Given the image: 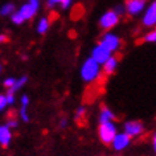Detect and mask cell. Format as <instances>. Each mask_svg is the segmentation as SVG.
Segmentation results:
<instances>
[{
  "mask_svg": "<svg viewBox=\"0 0 156 156\" xmlns=\"http://www.w3.org/2000/svg\"><path fill=\"white\" fill-rule=\"evenodd\" d=\"M131 136H128L126 132H118L116 134V136L114 138V140H112V143H111V148L114 151L116 152H122L124 151L126 148L130 146V143H131Z\"/></svg>",
  "mask_w": 156,
  "mask_h": 156,
  "instance_id": "cell-8",
  "label": "cell"
},
{
  "mask_svg": "<svg viewBox=\"0 0 156 156\" xmlns=\"http://www.w3.org/2000/svg\"><path fill=\"white\" fill-rule=\"evenodd\" d=\"M19 112H9V115L7 116V120H5V124L9 126L11 128H16L17 124H19Z\"/></svg>",
  "mask_w": 156,
  "mask_h": 156,
  "instance_id": "cell-18",
  "label": "cell"
},
{
  "mask_svg": "<svg viewBox=\"0 0 156 156\" xmlns=\"http://www.w3.org/2000/svg\"><path fill=\"white\" fill-rule=\"evenodd\" d=\"M28 2L30 3V4H32L34 8L36 9H38L40 8V4H41V0H28Z\"/></svg>",
  "mask_w": 156,
  "mask_h": 156,
  "instance_id": "cell-29",
  "label": "cell"
},
{
  "mask_svg": "<svg viewBox=\"0 0 156 156\" xmlns=\"http://www.w3.org/2000/svg\"><path fill=\"white\" fill-rule=\"evenodd\" d=\"M90 56L94 58V60L97 61V62H99L101 65H103L105 62H106L108 58H110L111 56H112V53L110 52L108 49H106L105 46H102L101 44H97L94 45V48L91 49V53H90Z\"/></svg>",
  "mask_w": 156,
  "mask_h": 156,
  "instance_id": "cell-9",
  "label": "cell"
},
{
  "mask_svg": "<svg viewBox=\"0 0 156 156\" xmlns=\"http://www.w3.org/2000/svg\"><path fill=\"white\" fill-rule=\"evenodd\" d=\"M16 7H15L13 3H5V4L2 5V9H0V15H2L3 17L5 16H11L13 12H16Z\"/></svg>",
  "mask_w": 156,
  "mask_h": 156,
  "instance_id": "cell-16",
  "label": "cell"
},
{
  "mask_svg": "<svg viewBox=\"0 0 156 156\" xmlns=\"http://www.w3.org/2000/svg\"><path fill=\"white\" fill-rule=\"evenodd\" d=\"M68 124H69V119L65 118V116H62V118L58 120V127H60L61 130H65V128L68 127Z\"/></svg>",
  "mask_w": 156,
  "mask_h": 156,
  "instance_id": "cell-26",
  "label": "cell"
},
{
  "mask_svg": "<svg viewBox=\"0 0 156 156\" xmlns=\"http://www.w3.org/2000/svg\"><path fill=\"white\" fill-rule=\"evenodd\" d=\"M98 44H101L102 46H105L106 49H108L112 54H115L122 46V40L118 34L112 33V32H105L102 36H101Z\"/></svg>",
  "mask_w": 156,
  "mask_h": 156,
  "instance_id": "cell-3",
  "label": "cell"
},
{
  "mask_svg": "<svg viewBox=\"0 0 156 156\" xmlns=\"http://www.w3.org/2000/svg\"><path fill=\"white\" fill-rule=\"evenodd\" d=\"M0 40H2V42H5V34H2V36H0Z\"/></svg>",
  "mask_w": 156,
  "mask_h": 156,
  "instance_id": "cell-30",
  "label": "cell"
},
{
  "mask_svg": "<svg viewBox=\"0 0 156 156\" xmlns=\"http://www.w3.org/2000/svg\"><path fill=\"white\" fill-rule=\"evenodd\" d=\"M64 0H46V8L48 9H54L57 5H61Z\"/></svg>",
  "mask_w": 156,
  "mask_h": 156,
  "instance_id": "cell-23",
  "label": "cell"
},
{
  "mask_svg": "<svg viewBox=\"0 0 156 156\" xmlns=\"http://www.w3.org/2000/svg\"><path fill=\"white\" fill-rule=\"evenodd\" d=\"M28 82V77L27 76H21V77H19L17 80H16V83L13 85V87L12 89H9L8 91H11V93H15V94H16V93L20 90V89L24 86V85Z\"/></svg>",
  "mask_w": 156,
  "mask_h": 156,
  "instance_id": "cell-19",
  "label": "cell"
},
{
  "mask_svg": "<svg viewBox=\"0 0 156 156\" xmlns=\"http://www.w3.org/2000/svg\"><path fill=\"white\" fill-rule=\"evenodd\" d=\"M80 74H81V80L85 83H94L98 80H101V77L103 74L102 65L90 56L83 61V64L80 69Z\"/></svg>",
  "mask_w": 156,
  "mask_h": 156,
  "instance_id": "cell-1",
  "label": "cell"
},
{
  "mask_svg": "<svg viewBox=\"0 0 156 156\" xmlns=\"http://www.w3.org/2000/svg\"><path fill=\"white\" fill-rule=\"evenodd\" d=\"M9 19H11V21H12V24H15V25H21V24H24V23H25L24 17L21 16L19 11L13 12V13L9 16Z\"/></svg>",
  "mask_w": 156,
  "mask_h": 156,
  "instance_id": "cell-21",
  "label": "cell"
},
{
  "mask_svg": "<svg viewBox=\"0 0 156 156\" xmlns=\"http://www.w3.org/2000/svg\"><path fill=\"white\" fill-rule=\"evenodd\" d=\"M87 114V110L85 106H78L76 108V112H74V120L77 123H82V120L85 119V116Z\"/></svg>",
  "mask_w": 156,
  "mask_h": 156,
  "instance_id": "cell-17",
  "label": "cell"
},
{
  "mask_svg": "<svg viewBox=\"0 0 156 156\" xmlns=\"http://www.w3.org/2000/svg\"><path fill=\"white\" fill-rule=\"evenodd\" d=\"M16 80L17 78H15V77H7L5 80L3 81V86H4L7 90H9V89H12L13 85L16 83Z\"/></svg>",
  "mask_w": 156,
  "mask_h": 156,
  "instance_id": "cell-22",
  "label": "cell"
},
{
  "mask_svg": "<svg viewBox=\"0 0 156 156\" xmlns=\"http://www.w3.org/2000/svg\"><path fill=\"white\" fill-rule=\"evenodd\" d=\"M119 20H120V15L114 8L108 9L99 17V28L105 30V32H108L110 29L115 28L118 25Z\"/></svg>",
  "mask_w": 156,
  "mask_h": 156,
  "instance_id": "cell-4",
  "label": "cell"
},
{
  "mask_svg": "<svg viewBox=\"0 0 156 156\" xmlns=\"http://www.w3.org/2000/svg\"><path fill=\"white\" fill-rule=\"evenodd\" d=\"M142 40L144 42H150V44H156V28L148 30L147 33H144Z\"/></svg>",
  "mask_w": 156,
  "mask_h": 156,
  "instance_id": "cell-20",
  "label": "cell"
},
{
  "mask_svg": "<svg viewBox=\"0 0 156 156\" xmlns=\"http://www.w3.org/2000/svg\"><path fill=\"white\" fill-rule=\"evenodd\" d=\"M116 134H118V128H116L115 120L98 124V138L103 144L111 146V143L116 136Z\"/></svg>",
  "mask_w": 156,
  "mask_h": 156,
  "instance_id": "cell-2",
  "label": "cell"
},
{
  "mask_svg": "<svg viewBox=\"0 0 156 156\" xmlns=\"http://www.w3.org/2000/svg\"><path fill=\"white\" fill-rule=\"evenodd\" d=\"M72 3H73V0H64V2H62V4H61L60 7H61L62 9H68V8H70Z\"/></svg>",
  "mask_w": 156,
  "mask_h": 156,
  "instance_id": "cell-28",
  "label": "cell"
},
{
  "mask_svg": "<svg viewBox=\"0 0 156 156\" xmlns=\"http://www.w3.org/2000/svg\"><path fill=\"white\" fill-rule=\"evenodd\" d=\"M28 107H29V97L27 94H23L20 97V108L17 110L19 118L23 122L28 123L29 122V115H28Z\"/></svg>",
  "mask_w": 156,
  "mask_h": 156,
  "instance_id": "cell-11",
  "label": "cell"
},
{
  "mask_svg": "<svg viewBox=\"0 0 156 156\" xmlns=\"http://www.w3.org/2000/svg\"><path fill=\"white\" fill-rule=\"evenodd\" d=\"M17 11L20 12L21 16L24 17V20H25V21H29V20H32V19L36 16V13H37V11H38V9L34 8V7L30 4L29 2H27V3H24V4H23Z\"/></svg>",
  "mask_w": 156,
  "mask_h": 156,
  "instance_id": "cell-13",
  "label": "cell"
},
{
  "mask_svg": "<svg viewBox=\"0 0 156 156\" xmlns=\"http://www.w3.org/2000/svg\"><path fill=\"white\" fill-rule=\"evenodd\" d=\"M13 134H12V128L9 126H7L5 123H3L0 126V146L2 148H7L12 142Z\"/></svg>",
  "mask_w": 156,
  "mask_h": 156,
  "instance_id": "cell-10",
  "label": "cell"
},
{
  "mask_svg": "<svg viewBox=\"0 0 156 156\" xmlns=\"http://www.w3.org/2000/svg\"><path fill=\"white\" fill-rule=\"evenodd\" d=\"M118 64H119V58L118 56L112 54V56L108 58V60L105 62L102 65V70H103V74L105 76H111V74L115 73L116 68H118Z\"/></svg>",
  "mask_w": 156,
  "mask_h": 156,
  "instance_id": "cell-12",
  "label": "cell"
},
{
  "mask_svg": "<svg viewBox=\"0 0 156 156\" xmlns=\"http://www.w3.org/2000/svg\"><path fill=\"white\" fill-rule=\"evenodd\" d=\"M123 131L128 136H131V139H136L146 132V128H144V124L139 120H127L123 124Z\"/></svg>",
  "mask_w": 156,
  "mask_h": 156,
  "instance_id": "cell-5",
  "label": "cell"
},
{
  "mask_svg": "<svg viewBox=\"0 0 156 156\" xmlns=\"http://www.w3.org/2000/svg\"><path fill=\"white\" fill-rule=\"evenodd\" d=\"M50 28V19L49 17H41L40 20L37 21L36 25V30L38 34H45Z\"/></svg>",
  "mask_w": 156,
  "mask_h": 156,
  "instance_id": "cell-15",
  "label": "cell"
},
{
  "mask_svg": "<svg viewBox=\"0 0 156 156\" xmlns=\"http://www.w3.org/2000/svg\"><path fill=\"white\" fill-rule=\"evenodd\" d=\"M7 107H8V101H7L5 93H3V94L0 95V110L4 111Z\"/></svg>",
  "mask_w": 156,
  "mask_h": 156,
  "instance_id": "cell-24",
  "label": "cell"
},
{
  "mask_svg": "<svg viewBox=\"0 0 156 156\" xmlns=\"http://www.w3.org/2000/svg\"><path fill=\"white\" fill-rule=\"evenodd\" d=\"M142 27L146 29L156 28V0L146 8V12L142 17Z\"/></svg>",
  "mask_w": 156,
  "mask_h": 156,
  "instance_id": "cell-6",
  "label": "cell"
},
{
  "mask_svg": "<svg viewBox=\"0 0 156 156\" xmlns=\"http://www.w3.org/2000/svg\"><path fill=\"white\" fill-rule=\"evenodd\" d=\"M151 146H152V151H154V154L156 156V132H154L151 136Z\"/></svg>",
  "mask_w": 156,
  "mask_h": 156,
  "instance_id": "cell-27",
  "label": "cell"
},
{
  "mask_svg": "<svg viewBox=\"0 0 156 156\" xmlns=\"http://www.w3.org/2000/svg\"><path fill=\"white\" fill-rule=\"evenodd\" d=\"M5 97H7V101H8V106H12V105L16 102V97H15V93H11V91L7 90Z\"/></svg>",
  "mask_w": 156,
  "mask_h": 156,
  "instance_id": "cell-25",
  "label": "cell"
},
{
  "mask_svg": "<svg viewBox=\"0 0 156 156\" xmlns=\"http://www.w3.org/2000/svg\"><path fill=\"white\" fill-rule=\"evenodd\" d=\"M115 114L111 108H108L107 106H101L99 112H98V124L99 123H106V122H112L115 120Z\"/></svg>",
  "mask_w": 156,
  "mask_h": 156,
  "instance_id": "cell-14",
  "label": "cell"
},
{
  "mask_svg": "<svg viewBox=\"0 0 156 156\" xmlns=\"http://www.w3.org/2000/svg\"><path fill=\"white\" fill-rule=\"evenodd\" d=\"M146 4H147V0H126V3H124L126 15H128L130 17L138 16L146 8Z\"/></svg>",
  "mask_w": 156,
  "mask_h": 156,
  "instance_id": "cell-7",
  "label": "cell"
}]
</instances>
